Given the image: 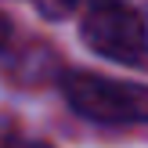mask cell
<instances>
[{
  "mask_svg": "<svg viewBox=\"0 0 148 148\" xmlns=\"http://www.w3.org/2000/svg\"><path fill=\"white\" fill-rule=\"evenodd\" d=\"M62 90L79 116L94 123H148V87L98 72H69Z\"/></svg>",
  "mask_w": 148,
  "mask_h": 148,
  "instance_id": "cell-1",
  "label": "cell"
},
{
  "mask_svg": "<svg viewBox=\"0 0 148 148\" xmlns=\"http://www.w3.org/2000/svg\"><path fill=\"white\" fill-rule=\"evenodd\" d=\"M83 43L90 51H98L101 58L119 65H148V29L145 18L127 4L116 0H98L87 11L83 25Z\"/></svg>",
  "mask_w": 148,
  "mask_h": 148,
  "instance_id": "cell-2",
  "label": "cell"
},
{
  "mask_svg": "<svg viewBox=\"0 0 148 148\" xmlns=\"http://www.w3.org/2000/svg\"><path fill=\"white\" fill-rule=\"evenodd\" d=\"M29 4L40 7V14H47V18H65L76 0H29Z\"/></svg>",
  "mask_w": 148,
  "mask_h": 148,
  "instance_id": "cell-3",
  "label": "cell"
},
{
  "mask_svg": "<svg viewBox=\"0 0 148 148\" xmlns=\"http://www.w3.org/2000/svg\"><path fill=\"white\" fill-rule=\"evenodd\" d=\"M7 40H11V22H7L4 14H0V47H4Z\"/></svg>",
  "mask_w": 148,
  "mask_h": 148,
  "instance_id": "cell-4",
  "label": "cell"
},
{
  "mask_svg": "<svg viewBox=\"0 0 148 148\" xmlns=\"http://www.w3.org/2000/svg\"><path fill=\"white\" fill-rule=\"evenodd\" d=\"M7 148H51V145H43V141H11Z\"/></svg>",
  "mask_w": 148,
  "mask_h": 148,
  "instance_id": "cell-5",
  "label": "cell"
}]
</instances>
